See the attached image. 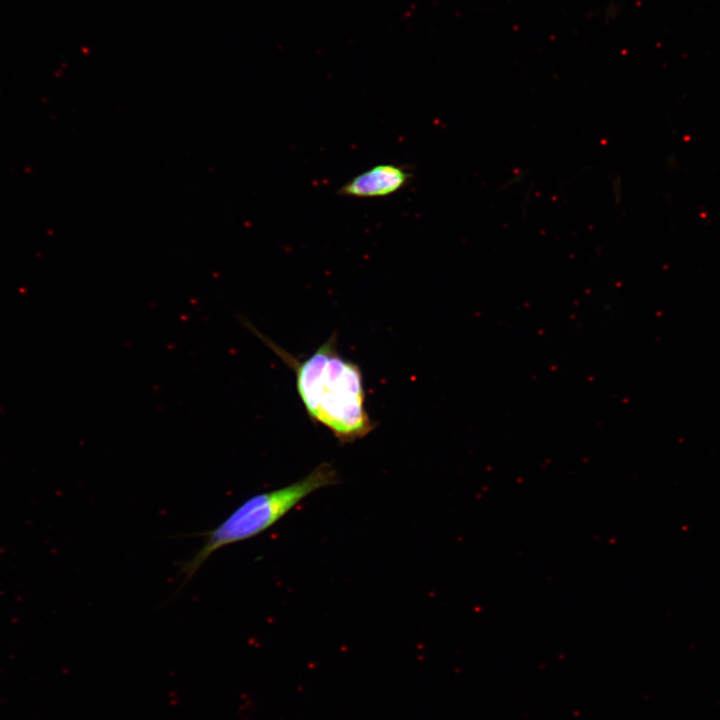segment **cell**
<instances>
[{"label": "cell", "mask_w": 720, "mask_h": 720, "mask_svg": "<svg viewBox=\"0 0 720 720\" xmlns=\"http://www.w3.org/2000/svg\"><path fill=\"white\" fill-rule=\"evenodd\" d=\"M338 481L335 468L330 463H322L297 482L248 498L216 527L202 534V546L182 567L186 580L191 579L220 548L261 534L309 494L335 485Z\"/></svg>", "instance_id": "7a4b0ae2"}, {"label": "cell", "mask_w": 720, "mask_h": 720, "mask_svg": "<svg viewBox=\"0 0 720 720\" xmlns=\"http://www.w3.org/2000/svg\"><path fill=\"white\" fill-rule=\"evenodd\" d=\"M412 174L401 165L385 163L371 167L342 185L338 194L352 198H379L403 189Z\"/></svg>", "instance_id": "3957f363"}, {"label": "cell", "mask_w": 720, "mask_h": 720, "mask_svg": "<svg viewBox=\"0 0 720 720\" xmlns=\"http://www.w3.org/2000/svg\"><path fill=\"white\" fill-rule=\"evenodd\" d=\"M240 320L294 370L298 395L314 422L329 429L342 443L361 439L375 428L365 407L361 370L356 363L338 353L335 335L312 355L299 361L260 333L248 320L241 317Z\"/></svg>", "instance_id": "6da1fadb"}]
</instances>
